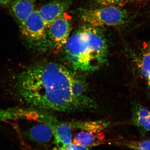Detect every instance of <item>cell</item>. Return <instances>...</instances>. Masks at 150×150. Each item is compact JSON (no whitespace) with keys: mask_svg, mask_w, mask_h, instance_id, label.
Instances as JSON below:
<instances>
[{"mask_svg":"<svg viewBox=\"0 0 150 150\" xmlns=\"http://www.w3.org/2000/svg\"><path fill=\"white\" fill-rule=\"evenodd\" d=\"M63 48L70 65L79 71H94L107 62V41L98 27L87 24L80 28L70 35Z\"/></svg>","mask_w":150,"mask_h":150,"instance_id":"cell-2","label":"cell"},{"mask_svg":"<svg viewBox=\"0 0 150 150\" xmlns=\"http://www.w3.org/2000/svg\"><path fill=\"white\" fill-rule=\"evenodd\" d=\"M20 30L30 48L39 51L48 48L47 28L38 10L33 12Z\"/></svg>","mask_w":150,"mask_h":150,"instance_id":"cell-4","label":"cell"},{"mask_svg":"<svg viewBox=\"0 0 150 150\" xmlns=\"http://www.w3.org/2000/svg\"><path fill=\"white\" fill-rule=\"evenodd\" d=\"M72 0H54L42 6L38 13L47 29L69 8Z\"/></svg>","mask_w":150,"mask_h":150,"instance_id":"cell-7","label":"cell"},{"mask_svg":"<svg viewBox=\"0 0 150 150\" xmlns=\"http://www.w3.org/2000/svg\"><path fill=\"white\" fill-rule=\"evenodd\" d=\"M12 85L17 98L33 108L68 112L93 106L83 82L56 62L23 68L16 75Z\"/></svg>","mask_w":150,"mask_h":150,"instance_id":"cell-1","label":"cell"},{"mask_svg":"<svg viewBox=\"0 0 150 150\" xmlns=\"http://www.w3.org/2000/svg\"><path fill=\"white\" fill-rule=\"evenodd\" d=\"M149 86L150 88V85H149Z\"/></svg>","mask_w":150,"mask_h":150,"instance_id":"cell-18","label":"cell"},{"mask_svg":"<svg viewBox=\"0 0 150 150\" xmlns=\"http://www.w3.org/2000/svg\"><path fill=\"white\" fill-rule=\"evenodd\" d=\"M137 68L148 83L150 82V43L146 44L137 60Z\"/></svg>","mask_w":150,"mask_h":150,"instance_id":"cell-12","label":"cell"},{"mask_svg":"<svg viewBox=\"0 0 150 150\" xmlns=\"http://www.w3.org/2000/svg\"><path fill=\"white\" fill-rule=\"evenodd\" d=\"M104 135L102 133H92L82 131L75 135L73 143L75 144L84 146H97L104 140Z\"/></svg>","mask_w":150,"mask_h":150,"instance_id":"cell-10","label":"cell"},{"mask_svg":"<svg viewBox=\"0 0 150 150\" xmlns=\"http://www.w3.org/2000/svg\"><path fill=\"white\" fill-rule=\"evenodd\" d=\"M34 0H16L11 5V13L16 20L20 28L34 11Z\"/></svg>","mask_w":150,"mask_h":150,"instance_id":"cell-8","label":"cell"},{"mask_svg":"<svg viewBox=\"0 0 150 150\" xmlns=\"http://www.w3.org/2000/svg\"><path fill=\"white\" fill-rule=\"evenodd\" d=\"M132 121L142 135L150 131V110L142 105L134 104Z\"/></svg>","mask_w":150,"mask_h":150,"instance_id":"cell-9","label":"cell"},{"mask_svg":"<svg viewBox=\"0 0 150 150\" xmlns=\"http://www.w3.org/2000/svg\"><path fill=\"white\" fill-rule=\"evenodd\" d=\"M80 17L87 25L96 27L121 26L129 19L127 11L120 7L111 6L83 10L80 13Z\"/></svg>","mask_w":150,"mask_h":150,"instance_id":"cell-3","label":"cell"},{"mask_svg":"<svg viewBox=\"0 0 150 150\" xmlns=\"http://www.w3.org/2000/svg\"><path fill=\"white\" fill-rule=\"evenodd\" d=\"M113 144L134 150H150V140H116Z\"/></svg>","mask_w":150,"mask_h":150,"instance_id":"cell-13","label":"cell"},{"mask_svg":"<svg viewBox=\"0 0 150 150\" xmlns=\"http://www.w3.org/2000/svg\"><path fill=\"white\" fill-rule=\"evenodd\" d=\"M12 2V0H0V6L3 7L9 6Z\"/></svg>","mask_w":150,"mask_h":150,"instance_id":"cell-16","label":"cell"},{"mask_svg":"<svg viewBox=\"0 0 150 150\" xmlns=\"http://www.w3.org/2000/svg\"><path fill=\"white\" fill-rule=\"evenodd\" d=\"M148 84H149V85H150V82L149 83H148Z\"/></svg>","mask_w":150,"mask_h":150,"instance_id":"cell-17","label":"cell"},{"mask_svg":"<svg viewBox=\"0 0 150 150\" xmlns=\"http://www.w3.org/2000/svg\"><path fill=\"white\" fill-rule=\"evenodd\" d=\"M38 118L48 125L53 131L57 150H64L71 143V128L68 123L59 121L46 110L36 109Z\"/></svg>","mask_w":150,"mask_h":150,"instance_id":"cell-5","label":"cell"},{"mask_svg":"<svg viewBox=\"0 0 150 150\" xmlns=\"http://www.w3.org/2000/svg\"><path fill=\"white\" fill-rule=\"evenodd\" d=\"M71 30V17L66 12L47 29L48 47L54 52H59L67 43Z\"/></svg>","mask_w":150,"mask_h":150,"instance_id":"cell-6","label":"cell"},{"mask_svg":"<svg viewBox=\"0 0 150 150\" xmlns=\"http://www.w3.org/2000/svg\"><path fill=\"white\" fill-rule=\"evenodd\" d=\"M65 150H89V149L84 146L76 145L71 143L68 145Z\"/></svg>","mask_w":150,"mask_h":150,"instance_id":"cell-15","label":"cell"},{"mask_svg":"<svg viewBox=\"0 0 150 150\" xmlns=\"http://www.w3.org/2000/svg\"><path fill=\"white\" fill-rule=\"evenodd\" d=\"M68 123L71 129H79L92 133H100L108 126V123L103 121H74Z\"/></svg>","mask_w":150,"mask_h":150,"instance_id":"cell-11","label":"cell"},{"mask_svg":"<svg viewBox=\"0 0 150 150\" xmlns=\"http://www.w3.org/2000/svg\"><path fill=\"white\" fill-rule=\"evenodd\" d=\"M96 3L103 6H122L129 2L131 0H94Z\"/></svg>","mask_w":150,"mask_h":150,"instance_id":"cell-14","label":"cell"}]
</instances>
